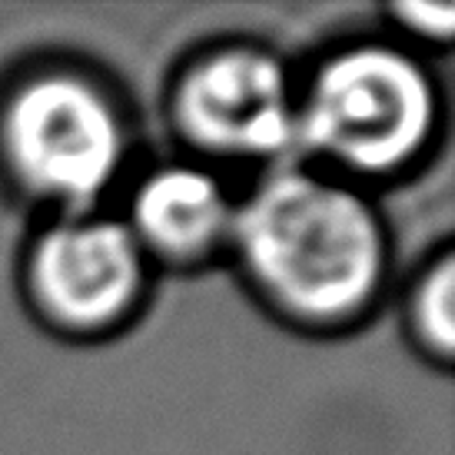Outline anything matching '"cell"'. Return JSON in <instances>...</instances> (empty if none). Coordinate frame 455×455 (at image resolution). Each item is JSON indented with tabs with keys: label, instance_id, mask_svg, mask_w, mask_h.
Listing matches in <instances>:
<instances>
[{
	"label": "cell",
	"instance_id": "8",
	"mask_svg": "<svg viewBox=\"0 0 455 455\" xmlns=\"http://www.w3.org/2000/svg\"><path fill=\"white\" fill-rule=\"evenodd\" d=\"M392 20L409 37V47H443L452 40L455 11L452 7H429V4H395Z\"/></svg>",
	"mask_w": 455,
	"mask_h": 455
},
{
	"label": "cell",
	"instance_id": "2",
	"mask_svg": "<svg viewBox=\"0 0 455 455\" xmlns=\"http://www.w3.org/2000/svg\"><path fill=\"white\" fill-rule=\"evenodd\" d=\"M439 124V84L403 40H349L296 80V153L355 187L426 160Z\"/></svg>",
	"mask_w": 455,
	"mask_h": 455
},
{
	"label": "cell",
	"instance_id": "7",
	"mask_svg": "<svg viewBox=\"0 0 455 455\" xmlns=\"http://www.w3.org/2000/svg\"><path fill=\"white\" fill-rule=\"evenodd\" d=\"M452 256L443 253L429 263L409 290V336L422 353L435 359L439 366H449L452 359Z\"/></svg>",
	"mask_w": 455,
	"mask_h": 455
},
{
	"label": "cell",
	"instance_id": "6",
	"mask_svg": "<svg viewBox=\"0 0 455 455\" xmlns=\"http://www.w3.org/2000/svg\"><path fill=\"white\" fill-rule=\"evenodd\" d=\"M236 196L193 156L147 170L130 193L127 223L150 266L200 269L229 253Z\"/></svg>",
	"mask_w": 455,
	"mask_h": 455
},
{
	"label": "cell",
	"instance_id": "1",
	"mask_svg": "<svg viewBox=\"0 0 455 455\" xmlns=\"http://www.w3.org/2000/svg\"><path fill=\"white\" fill-rule=\"evenodd\" d=\"M229 259L246 290L306 332L366 319L389 283V229L363 187L306 160L266 170L236 200Z\"/></svg>",
	"mask_w": 455,
	"mask_h": 455
},
{
	"label": "cell",
	"instance_id": "3",
	"mask_svg": "<svg viewBox=\"0 0 455 455\" xmlns=\"http://www.w3.org/2000/svg\"><path fill=\"white\" fill-rule=\"evenodd\" d=\"M133 127L124 97L76 60H37L0 84V180L53 216L93 213L124 177Z\"/></svg>",
	"mask_w": 455,
	"mask_h": 455
},
{
	"label": "cell",
	"instance_id": "4",
	"mask_svg": "<svg viewBox=\"0 0 455 455\" xmlns=\"http://www.w3.org/2000/svg\"><path fill=\"white\" fill-rule=\"evenodd\" d=\"M166 114L193 160L279 166L296 156V76L253 40H223L180 67Z\"/></svg>",
	"mask_w": 455,
	"mask_h": 455
},
{
	"label": "cell",
	"instance_id": "5",
	"mask_svg": "<svg viewBox=\"0 0 455 455\" xmlns=\"http://www.w3.org/2000/svg\"><path fill=\"white\" fill-rule=\"evenodd\" d=\"M153 266L120 216H53L27 243L20 279L30 313L67 339H103L140 313Z\"/></svg>",
	"mask_w": 455,
	"mask_h": 455
}]
</instances>
